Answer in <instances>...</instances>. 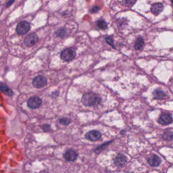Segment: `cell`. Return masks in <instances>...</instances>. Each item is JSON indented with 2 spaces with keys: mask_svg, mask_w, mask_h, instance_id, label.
Here are the masks:
<instances>
[{
  "mask_svg": "<svg viewBox=\"0 0 173 173\" xmlns=\"http://www.w3.org/2000/svg\"><path fill=\"white\" fill-rule=\"evenodd\" d=\"M101 99L97 94L93 93H87L84 94L82 98V103L85 106H92L100 103Z\"/></svg>",
  "mask_w": 173,
  "mask_h": 173,
  "instance_id": "cell-1",
  "label": "cell"
},
{
  "mask_svg": "<svg viewBox=\"0 0 173 173\" xmlns=\"http://www.w3.org/2000/svg\"><path fill=\"white\" fill-rule=\"evenodd\" d=\"M76 56L75 50L72 48H67L62 51L61 53L62 59L64 61H71Z\"/></svg>",
  "mask_w": 173,
  "mask_h": 173,
  "instance_id": "cell-2",
  "label": "cell"
},
{
  "mask_svg": "<svg viewBox=\"0 0 173 173\" xmlns=\"http://www.w3.org/2000/svg\"><path fill=\"white\" fill-rule=\"evenodd\" d=\"M42 101L39 97L36 96L30 97L27 102V106L33 109H35L39 108L41 106Z\"/></svg>",
  "mask_w": 173,
  "mask_h": 173,
  "instance_id": "cell-3",
  "label": "cell"
},
{
  "mask_svg": "<svg viewBox=\"0 0 173 173\" xmlns=\"http://www.w3.org/2000/svg\"><path fill=\"white\" fill-rule=\"evenodd\" d=\"M47 78L45 76L39 75L34 79L33 85L36 88H41L47 84Z\"/></svg>",
  "mask_w": 173,
  "mask_h": 173,
  "instance_id": "cell-4",
  "label": "cell"
},
{
  "mask_svg": "<svg viewBox=\"0 0 173 173\" xmlns=\"http://www.w3.org/2000/svg\"><path fill=\"white\" fill-rule=\"evenodd\" d=\"M30 28V25L27 21H21L17 25V32L20 35H23L29 31Z\"/></svg>",
  "mask_w": 173,
  "mask_h": 173,
  "instance_id": "cell-5",
  "label": "cell"
},
{
  "mask_svg": "<svg viewBox=\"0 0 173 173\" xmlns=\"http://www.w3.org/2000/svg\"><path fill=\"white\" fill-rule=\"evenodd\" d=\"M38 37L36 34H31L28 35L24 39V44L27 47H32L38 41Z\"/></svg>",
  "mask_w": 173,
  "mask_h": 173,
  "instance_id": "cell-6",
  "label": "cell"
},
{
  "mask_svg": "<svg viewBox=\"0 0 173 173\" xmlns=\"http://www.w3.org/2000/svg\"><path fill=\"white\" fill-rule=\"evenodd\" d=\"M85 137L88 140L94 141L99 140V139L101 137V134L99 131L93 130L87 132L86 134H85Z\"/></svg>",
  "mask_w": 173,
  "mask_h": 173,
  "instance_id": "cell-7",
  "label": "cell"
},
{
  "mask_svg": "<svg viewBox=\"0 0 173 173\" xmlns=\"http://www.w3.org/2000/svg\"><path fill=\"white\" fill-rule=\"evenodd\" d=\"M172 117L169 114L164 113L161 114L159 119V122L163 125H168L172 123Z\"/></svg>",
  "mask_w": 173,
  "mask_h": 173,
  "instance_id": "cell-8",
  "label": "cell"
},
{
  "mask_svg": "<svg viewBox=\"0 0 173 173\" xmlns=\"http://www.w3.org/2000/svg\"><path fill=\"white\" fill-rule=\"evenodd\" d=\"M128 161L126 157L122 154H119L116 157L115 160V164L118 167H122L125 166Z\"/></svg>",
  "mask_w": 173,
  "mask_h": 173,
  "instance_id": "cell-9",
  "label": "cell"
},
{
  "mask_svg": "<svg viewBox=\"0 0 173 173\" xmlns=\"http://www.w3.org/2000/svg\"><path fill=\"white\" fill-rule=\"evenodd\" d=\"M64 157L67 161H74L77 157V154L73 150H68L64 154Z\"/></svg>",
  "mask_w": 173,
  "mask_h": 173,
  "instance_id": "cell-10",
  "label": "cell"
},
{
  "mask_svg": "<svg viewBox=\"0 0 173 173\" xmlns=\"http://www.w3.org/2000/svg\"><path fill=\"white\" fill-rule=\"evenodd\" d=\"M164 9V7L161 3H156L153 4L151 7V12L155 14V15H158L163 12Z\"/></svg>",
  "mask_w": 173,
  "mask_h": 173,
  "instance_id": "cell-11",
  "label": "cell"
},
{
  "mask_svg": "<svg viewBox=\"0 0 173 173\" xmlns=\"http://www.w3.org/2000/svg\"><path fill=\"white\" fill-rule=\"evenodd\" d=\"M148 163L150 166L153 167H157L159 166L161 163V160L157 155H154L149 157L148 160Z\"/></svg>",
  "mask_w": 173,
  "mask_h": 173,
  "instance_id": "cell-12",
  "label": "cell"
},
{
  "mask_svg": "<svg viewBox=\"0 0 173 173\" xmlns=\"http://www.w3.org/2000/svg\"><path fill=\"white\" fill-rule=\"evenodd\" d=\"M144 46V42L143 38L141 37H139L137 38L135 42V48L137 50H141L143 49Z\"/></svg>",
  "mask_w": 173,
  "mask_h": 173,
  "instance_id": "cell-13",
  "label": "cell"
},
{
  "mask_svg": "<svg viewBox=\"0 0 173 173\" xmlns=\"http://www.w3.org/2000/svg\"><path fill=\"white\" fill-rule=\"evenodd\" d=\"M154 96L155 99L161 100L165 97L166 94L161 90H157L154 91Z\"/></svg>",
  "mask_w": 173,
  "mask_h": 173,
  "instance_id": "cell-14",
  "label": "cell"
},
{
  "mask_svg": "<svg viewBox=\"0 0 173 173\" xmlns=\"http://www.w3.org/2000/svg\"><path fill=\"white\" fill-rule=\"evenodd\" d=\"M0 89L5 94L8 96H11L13 94L12 90L8 87L6 85H1L0 87Z\"/></svg>",
  "mask_w": 173,
  "mask_h": 173,
  "instance_id": "cell-15",
  "label": "cell"
},
{
  "mask_svg": "<svg viewBox=\"0 0 173 173\" xmlns=\"http://www.w3.org/2000/svg\"><path fill=\"white\" fill-rule=\"evenodd\" d=\"M163 138L164 140L171 141L173 140V132H164V134L163 135Z\"/></svg>",
  "mask_w": 173,
  "mask_h": 173,
  "instance_id": "cell-16",
  "label": "cell"
},
{
  "mask_svg": "<svg viewBox=\"0 0 173 173\" xmlns=\"http://www.w3.org/2000/svg\"><path fill=\"white\" fill-rule=\"evenodd\" d=\"M97 26L101 29H102V30H106V29H107V27H108L107 23L103 20H100L97 21Z\"/></svg>",
  "mask_w": 173,
  "mask_h": 173,
  "instance_id": "cell-17",
  "label": "cell"
},
{
  "mask_svg": "<svg viewBox=\"0 0 173 173\" xmlns=\"http://www.w3.org/2000/svg\"><path fill=\"white\" fill-rule=\"evenodd\" d=\"M111 142L112 141L107 142V143L103 144L101 145V146L97 148L95 150V152H96V154H99V153H100V152H101L104 149H105V148L107 146H108V145H109V143H111Z\"/></svg>",
  "mask_w": 173,
  "mask_h": 173,
  "instance_id": "cell-18",
  "label": "cell"
},
{
  "mask_svg": "<svg viewBox=\"0 0 173 173\" xmlns=\"http://www.w3.org/2000/svg\"><path fill=\"white\" fill-rule=\"evenodd\" d=\"M70 119L68 118H62L61 119L59 120V122L62 124V125H67L70 123Z\"/></svg>",
  "mask_w": 173,
  "mask_h": 173,
  "instance_id": "cell-19",
  "label": "cell"
},
{
  "mask_svg": "<svg viewBox=\"0 0 173 173\" xmlns=\"http://www.w3.org/2000/svg\"><path fill=\"white\" fill-rule=\"evenodd\" d=\"M135 2L136 1H125L122 2V3H124V5L127 6H132Z\"/></svg>",
  "mask_w": 173,
  "mask_h": 173,
  "instance_id": "cell-20",
  "label": "cell"
},
{
  "mask_svg": "<svg viewBox=\"0 0 173 173\" xmlns=\"http://www.w3.org/2000/svg\"><path fill=\"white\" fill-rule=\"evenodd\" d=\"M107 42L108 43V44H109L110 45L112 46L113 47H114V44H113V40L112 38L111 37H107L106 38Z\"/></svg>",
  "mask_w": 173,
  "mask_h": 173,
  "instance_id": "cell-21",
  "label": "cell"
},
{
  "mask_svg": "<svg viewBox=\"0 0 173 173\" xmlns=\"http://www.w3.org/2000/svg\"><path fill=\"white\" fill-rule=\"evenodd\" d=\"M99 10V8L97 6H94V7L92 8L90 10V12L91 13H96Z\"/></svg>",
  "mask_w": 173,
  "mask_h": 173,
  "instance_id": "cell-22",
  "label": "cell"
}]
</instances>
